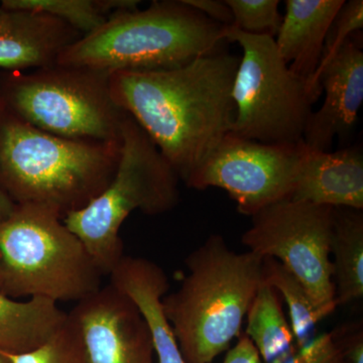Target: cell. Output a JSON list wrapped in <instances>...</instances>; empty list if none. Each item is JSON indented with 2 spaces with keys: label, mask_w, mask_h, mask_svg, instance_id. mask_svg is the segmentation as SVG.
Segmentation results:
<instances>
[{
  "label": "cell",
  "mask_w": 363,
  "mask_h": 363,
  "mask_svg": "<svg viewBox=\"0 0 363 363\" xmlns=\"http://www.w3.org/2000/svg\"><path fill=\"white\" fill-rule=\"evenodd\" d=\"M240 58L220 51L159 71L116 72L112 98L133 117L187 184L235 121L233 98Z\"/></svg>",
  "instance_id": "1"
},
{
  "label": "cell",
  "mask_w": 363,
  "mask_h": 363,
  "mask_svg": "<svg viewBox=\"0 0 363 363\" xmlns=\"http://www.w3.org/2000/svg\"><path fill=\"white\" fill-rule=\"evenodd\" d=\"M121 147L52 135L0 105V191L16 205L47 208L64 219L106 188Z\"/></svg>",
  "instance_id": "2"
},
{
  "label": "cell",
  "mask_w": 363,
  "mask_h": 363,
  "mask_svg": "<svg viewBox=\"0 0 363 363\" xmlns=\"http://www.w3.org/2000/svg\"><path fill=\"white\" fill-rule=\"evenodd\" d=\"M188 274L162 298L186 363H212L242 333L243 320L262 284V257L236 252L212 234L185 260Z\"/></svg>",
  "instance_id": "3"
},
{
  "label": "cell",
  "mask_w": 363,
  "mask_h": 363,
  "mask_svg": "<svg viewBox=\"0 0 363 363\" xmlns=\"http://www.w3.org/2000/svg\"><path fill=\"white\" fill-rule=\"evenodd\" d=\"M224 28L184 0H155L114 13L69 45L56 65L109 74L177 68L220 51Z\"/></svg>",
  "instance_id": "4"
},
{
  "label": "cell",
  "mask_w": 363,
  "mask_h": 363,
  "mask_svg": "<svg viewBox=\"0 0 363 363\" xmlns=\"http://www.w3.org/2000/svg\"><path fill=\"white\" fill-rule=\"evenodd\" d=\"M179 181L152 138L126 113L113 178L84 208L67 215L64 223L104 277H109L125 255L119 236L124 221L135 211L150 216L171 211L180 199Z\"/></svg>",
  "instance_id": "5"
},
{
  "label": "cell",
  "mask_w": 363,
  "mask_h": 363,
  "mask_svg": "<svg viewBox=\"0 0 363 363\" xmlns=\"http://www.w3.org/2000/svg\"><path fill=\"white\" fill-rule=\"evenodd\" d=\"M104 274L58 214L16 205L0 222V293L13 298L79 302L102 286Z\"/></svg>",
  "instance_id": "6"
},
{
  "label": "cell",
  "mask_w": 363,
  "mask_h": 363,
  "mask_svg": "<svg viewBox=\"0 0 363 363\" xmlns=\"http://www.w3.org/2000/svg\"><path fill=\"white\" fill-rule=\"evenodd\" d=\"M105 72L54 65L0 73V105L30 125L80 142L121 143L126 112L112 98Z\"/></svg>",
  "instance_id": "7"
},
{
  "label": "cell",
  "mask_w": 363,
  "mask_h": 363,
  "mask_svg": "<svg viewBox=\"0 0 363 363\" xmlns=\"http://www.w3.org/2000/svg\"><path fill=\"white\" fill-rule=\"evenodd\" d=\"M226 42L242 50L234 78L235 121L233 135L267 145L303 142L314 109L307 83L298 77L277 49L274 38L224 28Z\"/></svg>",
  "instance_id": "8"
},
{
  "label": "cell",
  "mask_w": 363,
  "mask_h": 363,
  "mask_svg": "<svg viewBox=\"0 0 363 363\" xmlns=\"http://www.w3.org/2000/svg\"><path fill=\"white\" fill-rule=\"evenodd\" d=\"M333 207L286 199L252 216L241 242L248 252L272 257L304 286L323 319L335 311L330 259Z\"/></svg>",
  "instance_id": "9"
},
{
  "label": "cell",
  "mask_w": 363,
  "mask_h": 363,
  "mask_svg": "<svg viewBox=\"0 0 363 363\" xmlns=\"http://www.w3.org/2000/svg\"><path fill=\"white\" fill-rule=\"evenodd\" d=\"M303 147V142L267 145L228 133L186 186L196 190L220 188L240 214L252 217L290 199Z\"/></svg>",
  "instance_id": "10"
},
{
  "label": "cell",
  "mask_w": 363,
  "mask_h": 363,
  "mask_svg": "<svg viewBox=\"0 0 363 363\" xmlns=\"http://www.w3.org/2000/svg\"><path fill=\"white\" fill-rule=\"evenodd\" d=\"M69 315L77 325L90 363H157L142 315L111 284L79 301Z\"/></svg>",
  "instance_id": "11"
},
{
  "label": "cell",
  "mask_w": 363,
  "mask_h": 363,
  "mask_svg": "<svg viewBox=\"0 0 363 363\" xmlns=\"http://www.w3.org/2000/svg\"><path fill=\"white\" fill-rule=\"evenodd\" d=\"M319 83L323 104L308 119L303 142L308 149L331 152L335 138L352 133L363 104V52L352 37L325 67Z\"/></svg>",
  "instance_id": "12"
},
{
  "label": "cell",
  "mask_w": 363,
  "mask_h": 363,
  "mask_svg": "<svg viewBox=\"0 0 363 363\" xmlns=\"http://www.w3.org/2000/svg\"><path fill=\"white\" fill-rule=\"evenodd\" d=\"M81 37L48 14L0 6V69L21 72L56 65L62 52Z\"/></svg>",
  "instance_id": "13"
},
{
  "label": "cell",
  "mask_w": 363,
  "mask_h": 363,
  "mask_svg": "<svg viewBox=\"0 0 363 363\" xmlns=\"http://www.w3.org/2000/svg\"><path fill=\"white\" fill-rule=\"evenodd\" d=\"M290 199L363 210L362 150L352 147L320 152L304 143Z\"/></svg>",
  "instance_id": "14"
},
{
  "label": "cell",
  "mask_w": 363,
  "mask_h": 363,
  "mask_svg": "<svg viewBox=\"0 0 363 363\" xmlns=\"http://www.w3.org/2000/svg\"><path fill=\"white\" fill-rule=\"evenodd\" d=\"M109 279V284L130 298L142 315L157 363H186L162 307V298L169 288L166 272L145 257L124 255Z\"/></svg>",
  "instance_id": "15"
},
{
  "label": "cell",
  "mask_w": 363,
  "mask_h": 363,
  "mask_svg": "<svg viewBox=\"0 0 363 363\" xmlns=\"http://www.w3.org/2000/svg\"><path fill=\"white\" fill-rule=\"evenodd\" d=\"M344 2V0L286 1V13L274 43L281 59L296 75L307 83L308 90L321 62L327 33Z\"/></svg>",
  "instance_id": "16"
},
{
  "label": "cell",
  "mask_w": 363,
  "mask_h": 363,
  "mask_svg": "<svg viewBox=\"0 0 363 363\" xmlns=\"http://www.w3.org/2000/svg\"><path fill=\"white\" fill-rule=\"evenodd\" d=\"M68 312L45 298L25 301L0 293V352L21 354L43 345L63 327Z\"/></svg>",
  "instance_id": "17"
},
{
  "label": "cell",
  "mask_w": 363,
  "mask_h": 363,
  "mask_svg": "<svg viewBox=\"0 0 363 363\" xmlns=\"http://www.w3.org/2000/svg\"><path fill=\"white\" fill-rule=\"evenodd\" d=\"M336 305L350 304L363 296V211L333 208L330 255Z\"/></svg>",
  "instance_id": "18"
},
{
  "label": "cell",
  "mask_w": 363,
  "mask_h": 363,
  "mask_svg": "<svg viewBox=\"0 0 363 363\" xmlns=\"http://www.w3.org/2000/svg\"><path fill=\"white\" fill-rule=\"evenodd\" d=\"M245 317V334L259 351L264 363L279 362L295 350V338L284 314L279 294L264 281Z\"/></svg>",
  "instance_id": "19"
},
{
  "label": "cell",
  "mask_w": 363,
  "mask_h": 363,
  "mask_svg": "<svg viewBox=\"0 0 363 363\" xmlns=\"http://www.w3.org/2000/svg\"><path fill=\"white\" fill-rule=\"evenodd\" d=\"M138 0H2L7 9H28L64 21L81 35L94 32L114 13L140 9Z\"/></svg>",
  "instance_id": "20"
},
{
  "label": "cell",
  "mask_w": 363,
  "mask_h": 363,
  "mask_svg": "<svg viewBox=\"0 0 363 363\" xmlns=\"http://www.w3.org/2000/svg\"><path fill=\"white\" fill-rule=\"evenodd\" d=\"M262 281L285 300L296 346L316 335L317 325L323 317L317 311L304 286L292 272L279 260L262 257Z\"/></svg>",
  "instance_id": "21"
},
{
  "label": "cell",
  "mask_w": 363,
  "mask_h": 363,
  "mask_svg": "<svg viewBox=\"0 0 363 363\" xmlns=\"http://www.w3.org/2000/svg\"><path fill=\"white\" fill-rule=\"evenodd\" d=\"M2 354L11 363H90L77 325L70 315L63 327L35 350L21 354Z\"/></svg>",
  "instance_id": "22"
},
{
  "label": "cell",
  "mask_w": 363,
  "mask_h": 363,
  "mask_svg": "<svg viewBox=\"0 0 363 363\" xmlns=\"http://www.w3.org/2000/svg\"><path fill=\"white\" fill-rule=\"evenodd\" d=\"M362 0H350V1L344 2L343 6L339 9L338 13L336 14L328 33H327L321 62H320L316 73L310 83L309 90L315 104L322 95L319 83L320 74L342 49L344 44L355 33L362 30Z\"/></svg>",
  "instance_id": "23"
},
{
  "label": "cell",
  "mask_w": 363,
  "mask_h": 363,
  "mask_svg": "<svg viewBox=\"0 0 363 363\" xmlns=\"http://www.w3.org/2000/svg\"><path fill=\"white\" fill-rule=\"evenodd\" d=\"M233 16L234 28L255 35L276 38L283 16L279 0H225Z\"/></svg>",
  "instance_id": "24"
},
{
  "label": "cell",
  "mask_w": 363,
  "mask_h": 363,
  "mask_svg": "<svg viewBox=\"0 0 363 363\" xmlns=\"http://www.w3.org/2000/svg\"><path fill=\"white\" fill-rule=\"evenodd\" d=\"M296 348L302 363H350L327 332L316 333Z\"/></svg>",
  "instance_id": "25"
},
{
  "label": "cell",
  "mask_w": 363,
  "mask_h": 363,
  "mask_svg": "<svg viewBox=\"0 0 363 363\" xmlns=\"http://www.w3.org/2000/svg\"><path fill=\"white\" fill-rule=\"evenodd\" d=\"M350 363H363V330L362 323L344 325L331 333Z\"/></svg>",
  "instance_id": "26"
},
{
  "label": "cell",
  "mask_w": 363,
  "mask_h": 363,
  "mask_svg": "<svg viewBox=\"0 0 363 363\" xmlns=\"http://www.w3.org/2000/svg\"><path fill=\"white\" fill-rule=\"evenodd\" d=\"M184 2L219 25L225 26V28L233 25V13L225 1H220V0H184Z\"/></svg>",
  "instance_id": "27"
},
{
  "label": "cell",
  "mask_w": 363,
  "mask_h": 363,
  "mask_svg": "<svg viewBox=\"0 0 363 363\" xmlns=\"http://www.w3.org/2000/svg\"><path fill=\"white\" fill-rule=\"evenodd\" d=\"M222 363H262L259 351L252 340L241 333L238 341L230 350H227L225 358Z\"/></svg>",
  "instance_id": "28"
},
{
  "label": "cell",
  "mask_w": 363,
  "mask_h": 363,
  "mask_svg": "<svg viewBox=\"0 0 363 363\" xmlns=\"http://www.w3.org/2000/svg\"><path fill=\"white\" fill-rule=\"evenodd\" d=\"M16 204L0 191V222L6 220L13 213Z\"/></svg>",
  "instance_id": "29"
},
{
  "label": "cell",
  "mask_w": 363,
  "mask_h": 363,
  "mask_svg": "<svg viewBox=\"0 0 363 363\" xmlns=\"http://www.w3.org/2000/svg\"><path fill=\"white\" fill-rule=\"evenodd\" d=\"M274 363H302L301 362L300 357H298L297 348L295 347V350L291 351L290 353L279 359V362Z\"/></svg>",
  "instance_id": "30"
},
{
  "label": "cell",
  "mask_w": 363,
  "mask_h": 363,
  "mask_svg": "<svg viewBox=\"0 0 363 363\" xmlns=\"http://www.w3.org/2000/svg\"><path fill=\"white\" fill-rule=\"evenodd\" d=\"M0 363H11L9 360L7 359L6 357H4L2 353H0Z\"/></svg>",
  "instance_id": "31"
}]
</instances>
